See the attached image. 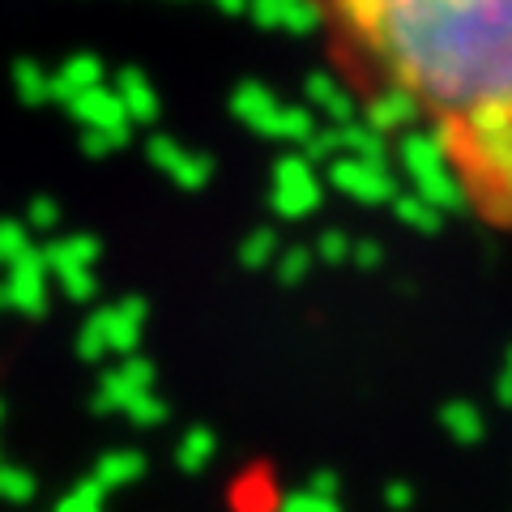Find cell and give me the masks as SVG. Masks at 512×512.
Masks as SVG:
<instances>
[{"instance_id": "cell-1", "label": "cell", "mask_w": 512, "mask_h": 512, "mask_svg": "<svg viewBox=\"0 0 512 512\" xmlns=\"http://www.w3.org/2000/svg\"><path fill=\"white\" fill-rule=\"evenodd\" d=\"M363 47L440 111L512 99V0H389Z\"/></svg>"}, {"instance_id": "cell-2", "label": "cell", "mask_w": 512, "mask_h": 512, "mask_svg": "<svg viewBox=\"0 0 512 512\" xmlns=\"http://www.w3.org/2000/svg\"><path fill=\"white\" fill-rule=\"evenodd\" d=\"M457 116L461 146L453 163L470 205L491 222H512V99H483Z\"/></svg>"}, {"instance_id": "cell-3", "label": "cell", "mask_w": 512, "mask_h": 512, "mask_svg": "<svg viewBox=\"0 0 512 512\" xmlns=\"http://www.w3.org/2000/svg\"><path fill=\"white\" fill-rule=\"evenodd\" d=\"M397 167L406 171L410 192H419L427 205H436L440 214H466L470 210V197H466V184H461V171L448 154L436 150V141L419 128H406L397 137Z\"/></svg>"}, {"instance_id": "cell-4", "label": "cell", "mask_w": 512, "mask_h": 512, "mask_svg": "<svg viewBox=\"0 0 512 512\" xmlns=\"http://www.w3.org/2000/svg\"><path fill=\"white\" fill-rule=\"evenodd\" d=\"M231 116L244 124V128H252L256 137L286 141V146H299V141L316 128V116H312L308 107L282 103L265 82H239L231 90Z\"/></svg>"}, {"instance_id": "cell-5", "label": "cell", "mask_w": 512, "mask_h": 512, "mask_svg": "<svg viewBox=\"0 0 512 512\" xmlns=\"http://www.w3.org/2000/svg\"><path fill=\"white\" fill-rule=\"evenodd\" d=\"M269 205H274V214L286 222H303L325 205V180H320V171L299 150L282 154L274 163V175H269Z\"/></svg>"}, {"instance_id": "cell-6", "label": "cell", "mask_w": 512, "mask_h": 512, "mask_svg": "<svg viewBox=\"0 0 512 512\" xmlns=\"http://www.w3.org/2000/svg\"><path fill=\"white\" fill-rule=\"evenodd\" d=\"M329 188H338L342 197L359 201V205H389L402 184H397V171H389V163H372V158H350L338 154L325 163V175H320Z\"/></svg>"}, {"instance_id": "cell-7", "label": "cell", "mask_w": 512, "mask_h": 512, "mask_svg": "<svg viewBox=\"0 0 512 512\" xmlns=\"http://www.w3.org/2000/svg\"><path fill=\"white\" fill-rule=\"evenodd\" d=\"M73 111V120L86 128V133H103L111 146H124L128 137H133V120L124 116V107L116 99V90H107V86H90V90H77L69 103H64Z\"/></svg>"}, {"instance_id": "cell-8", "label": "cell", "mask_w": 512, "mask_h": 512, "mask_svg": "<svg viewBox=\"0 0 512 512\" xmlns=\"http://www.w3.org/2000/svg\"><path fill=\"white\" fill-rule=\"evenodd\" d=\"M154 389V363L141 355H124L111 372L99 376V393H94V414H120L133 397Z\"/></svg>"}, {"instance_id": "cell-9", "label": "cell", "mask_w": 512, "mask_h": 512, "mask_svg": "<svg viewBox=\"0 0 512 512\" xmlns=\"http://www.w3.org/2000/svg\"><path fill=\"white\" fill-rule=\"evenodd\" d=\"M146 154H150V163H154V171H163L167 180L175 184V188H188V192H197V188H205L210 184V175H214V163L205 154H197V150H188L184 141H175V137H150L146 141Z\"/></svg>"}, {"instance_id": "cell-10", "label": "cell", "mask_w": 512, "mask_h": 512, "mask_svg": "<svg viewBox=\"0 0 512 512\" xmlns=\"http://www.w3.org/2000/svg\"><path fill=\"white\" fill-rule=\"evenodd\" d=\"M47 265H43V252L30 248L22 252L18 261L9 265V282L0 286V303H9V308H18L26 316H43L47 308Z\"/></svg>"}, {"instance_id": "cell-11", "label": "cell", "mask_w": 512, "mask_h": 512, "mask_svg": "<svg viewBox=\"0 0 512 512\" xmlns=\"http://www.w3.org/2000/svg\"><path fill=\"white\" fill-rule=\"evenodd\" d=\"M423 116V99L414 94L410 86L402 82H389L384 90H376L372 99H367V111H363V124L376 128L380 137H397L406 133V128H414V120Z\"/></svg>"}, {"instance_id": "cell-12", "label": "cell", "mask_w": 512, "mask_h": 512, "mask_svg": "<svg viewBox=\"0 0 512 512\" xmlns=\"http://www.w3.org/2000/svg\"><path fill=\"white\" fill-rule=\"evenodd\" d=\"M103 316V338H107V355H137L141 346V329H146V299H120L111 308H99Z\"/></svg>"}, {"instance_id": "cell-13", "label": "cell", "mask_w": 512, "mask_h": 512, "mask_svg": "<svg viewBox=\"0 0 512 512\" xmlns=\"http://www.w3.org/2000/svg\"><path fill=\"white\" fill-rule=\"evenodd\" d=\"M303 99H308L312 116H325L329 124H346L359 120V103L333 73H308L303 77Z\"/></svg>"}, {"instance_id": "cell-14", "label": "cell", "mask_w": 512, "mask_h": 512, "mask_svg": "<svg viewBox=\"0 0 512 512\" xmlns=\"http://www.w3.org/2000/svg\"><path fill=\"white\" fill-rule=\"evenodd\" d=\"M111 90H116V99H120V107H124V116L133 120V128L158 120V90H154L150 77L137 69V64L120 69V73H116V86H111Z\"/></svg>"}, {"instance_id": "cell-15", "label": "cell", "mask_w": 512, "mask_h": 512, "mask_svg": "<svg viewBox=\"0 0 512 512\" xmlns=\"http://www.w3.org/2000/svg\"><path fill=\"white\" fill-rule=\"evenodd\" d=\"M103 73H107V69H103L99 56H90V52L69 56L52 77H47V94H52V103H69L77 90L103 86Z\"/></svg>"}, {"instance_id": "cell-16", "label": "cell", "mask_w": 512, "mask_h": 512, "mask_svg": "<svg viewBox=\"0 0 512 512\" xmlns=\"http://www.w3.org/2000/svg\"><path fill=\"white\" fill-rule=\"evenodd\" d=\"M333 128H338V154L389 163V137H380L376 128H367L363 120H346V124H333Z\"/></svg>"}, {"instance_id": "cell-17", "label": "cell", "mask_w": 512, "mask_h": 512, "mask_svg": "<svg viewBox=\"0 0 512 512\" xmlns=\"http://www.w3.org/2000/svg\"><path fill=\"white\" fill-rule=\"evenodd\" d=\"M389 0H333V18H338L359 43H367L384 22Z\"/></svg>"}, {"instance_id": "cell-18", "label": "cell", "mask_w": 512, "mask_h": 512, "mask_svg": "<svg viewBox=\"0 0 512 512\" xmlns=\"http://www.w3.org/2000/svg\"><path fill=\"white\" fill-rule=\"evenodd\" d=\"M146 474V457L133 453V448H116V453H103L99 466H94V483H99L103 491H116V487H128L137 483V478Z\"/></svg>"}, {"instance_id": "cell-19", "label": "cell", "mask_w": 512, "mask_h": 512, "mask_svg": "<svg viewBox=\"0 0 512 512\" xmlns=\"http://www.w3.org/2000/svg\"><path fill=\"white\" fill-rule=\"evenodd\" d=\"M43 252V265L47 274H56V269H69V265H86L94 269V261H99V239L94 235H69V239H56V244L39 248Z\"/></svg>"}, {"instance_id": "cell-20", "label": "cell", "mask_w": 512, "mask_h": 512, "mask_svg": "<svg viewBox=\"0 0 512 512\" xmlns=\"http://www.w3.org/2000/svg\"><path fill=\"white\" fill-rule=\"evenodd\" d=\"M218 453V436L210 427H188L180 448H175V466H180L184 474H205V466L214 461Z\"/></svg>"}, {"instance_id": "cell-21", "label": "cell", "mask_w": 512, "mask_h": 512, "mask_svg": "<svg viewBox=\"0 0 512 512\" xmlns=\"http://www.w3.org/2000/svg\"><path fill=\"white\" fill-rule=\"evenodd\" d=\"M440 427H444L457 444H478V440L487 436V423H483V414H478L474 402H444Z\"/></svg>"}, {"instance_id": "cell-22", "label": "cell", "mask_w": 512, "mask_h": 512, "mask_svg": "<svg viewBox=\"0 0 512 512\" xmlns=\"http://www.w3.org/2000/svg\"><path fill=\"white\" fill-rule=\"evenodd\" d=\"M389 205H393L397 222H406V227H410V231H419V235H436V231L444 227V214L436 210V205H427L419 192H397Z\"/></svg>"}, {"instance_id": "cell-23", "label": "cell", "mask_w": 512, "mask_h": 512, "mask_svg": "<svg viewBox=\"0 0 512 512\" xmlns=\"http://www.w3.org/2000/svg\"><path fill=\"white\" fill-rule=\"evenodd\" d=\"M278 252H282V235L274 227H256L248 239H239V265H244L248 274H261V269H269Z\"/></svg>"}, {"instance_id": "cell-24", "label": "cell", "mask_w": 512, "mask_h": 512, "mask_svg": "<svg viewBox=\"0 0 512 512\" xmlns=\"http://www.w3.org/2000/svg\"><path fill=\"white\" fill-rule=\"evenodd\" d=\"M320 26H325V5H320V0H286L278 30H286V35H295V39H308Z\"/></svg>"}, {"instance_id": "cell-25", "label": "cell", "mask_w": 512, "mask_h": 512, "mask_svg": "<svg viewBox=\"0 0 512 512\" xmlns=\"http://www.w3.org/2000/svg\"><path fill=\"white\" fill-rule=\"evenodd\" d=\"M312 265H316L312 248H308V244H295V248H282V252L274 256V265H269V269L278 274V282H282V286H299V282H308Z\"/></svg>"}, {"instance_id": "cell-26", "label": "cell", "mask_w": 512, "mask_h": 512, "mask_svg": "<svg viewBox=\"0 0 512 512\" xmlns=\"http://www.w3.org/2000/svg\"><path fill=\"white\" fill-rule=\"evenodd\" d=\"M13 86H18V99L26 107L52 103V94H47V73L39 69V64H30V60H22L18 69H13Z\"/></svg>"}, {"instance_id": "cell-27", "label": "cell", "mask_w": 512, "mask_h": 512, "mask_svg": "<svg viewBox=\"0 0 512 512\" xmlns=\"http://www.w3.org/2000/svg\"><path fill=\"white\" fill-rule=\"evenodd\" d=\"M52 278L60 282V291L69 295L73 303H90V299H94V291H99V278H94V269H86V265H69V269H56Z\"/></svg>"}, {"instance_id": "cell-28", "label": "cell", "mask_w": 512, "mask_h": 512, "mask_svg": "<svg viewBox=\"0 0 512 512\" xmlns=\"http://www.w3.org/2000/svg\"><path fill=\"white\" fill-rule=\"evenodd\" d=\"M120 414H124L128 423H137V427H158V423L167 419V402H163V397H158V393L150 389V393L133 397V402H128Z\"/></svg>"}, {"instance_id": "cell-29", "label": "cell", "mask_w": 512, "mask_h": 512, "mask_svg": "<svg viewBox=\"0 0 512 512\" xmlns=\"http://www.w3.org/2000/svg\"><path fill=\"white\" fill-rule=\"evenodd\" d=\"M103 500H107V491L94 483V478H86V483H77L52 512H103Z\"/></svg>"}, {"instance_id": "cell-30", "label": "cell", "mask_w": 512, "mask_h": 512, "mask_svg": "<svg viewBox=\"0 0 512 512\" xmlns=\"http://www.w3.org/2000/svg\"><path fill=\"white\" fill-rule=\"evenodd\" d=\"M35 244H30V227L26 222H0V265H13L22 252H30Z\"/></svg>"}, {"instance_id": "cell-31", "label": "cell", "mask_w": 512, "mask_h": 512, "mask_svg": "<svg viewBox=\"0 0 512 512\" xmlns=\"http://www.w3.org/2000/svg\"><path fill=\"white\" fill-rule=\"evenodd\" d=\"M427 137L436 141V150H440V154L453 158V154H457V146H461V116H457V111H440L436 124L427 128Z\"/></svg>"}, {"instance_id": "cell-32", "label": "cell", "mask_w": 512, "mask_h": 512, "mask_svg": "<svg viewBox=\"0 0 512 512\" xmlns=\"http://www.w3.org/2000/svg\"><path fill=\"white\" fill-rule=\"evenodd\" d=\"M35 495V478L18 466H5L0 461V500H13V504H26Z\"/></svg>"}, {"instance_id": "cell-33", "label": "cell", "mask_w": 512, "mask_h": 512, "mask_svg": "<svg viewBox=\"0 0 512 512\" xmlns=\"http://www.w3.org/2000/svg\"><path fill=\"white\" fill-rule=\"evenodd\" d=\"M278 512H342L338 500H325V495H316V491H286L282 500H278Z\"/></svg>"}, {"instance_id": "cell-34", "label": "cell", "mask_w": 512, "mask_h": 512, "mask_svg": "<svg viewBox=\"0 0 512 512\" xmlns=\"http://www.w3.org/2000/svg\"><path fill=\"white\" fill-rule=\"evenodd\" d=\"M312 256H316V261H325V265L350 261V235H346V231H320Z\"/></svg>"}, {"instance_id": "cell-35", "label": "cell", "mask_w": 512, "mask_h": 512, "mask_svg": "<svg viewBox=\"0 0 512 512\" xmlns=\"http://www.w3.org/2000/svg\"><path fill=\"white\" fill-rule=\"evenodd\" d=\"M282 9H286V0H248V18L261 26V30H278L282 22Z\"/></svg>"}, {"instance_id": "cell-36", "label": "cell", "mask_w": 512, "mask_h": 512, "mask_svg": "<svg viewBox=\"0 0 512 512\" xmlns=\"http://www.w3.org/2000/svg\"><path fill=\"white\" fill-rule=\"evenodd\" d=\"M350 261L372 274V269H380V261H384V248L376 239H350Z\"/></svg>"}, {"instance_id": "cell-37", "label": "cell", "mask_w": 512, "mask_h": 512, "mask_svg": "<svg viewBox=\"0 0 512 512\" xmlns=\"http://www.w3.org/2000/svg\"><path fill=\"white\" fill-rule=\"evenodd\" d=\"M56 218H60L56 201H47V197L30 201V210H26V222H30V227H35V231H52V227H56Z\"/></svg>"}, {"instance_id": "cell-38", "label": "cell", "mask_w": 512, "mask_h": 512, "mask_svg": "<svg viewBox=\"0 0 512 512\" xmlns=\"http://www.w3.org/2000/svg\"><path fill=\"white\" fill-rule=\"evenodd\" d=\"M384 504H389V512H410V504H414V487L402 483V478H393V483L384 487Z\"/></svg>"}, {"instance_id": "cell-39", "label": "cell", "mask_w": 512, "mask_h": 512, "mask_svg": "<svg viewBox=\"0 0 512 512\" xmlns=\"http://www.w3.org/2000/svg\"><path fill=\"white\" fill-rule=\"evenodd\" d=\"M308 491L325 495V500H338V495H342V478L333 474V470H316V474L308 478Z\"/></svg>"}, {"instance_id": "cell-40", "label": "cell", "mask_w": 512, "mask_h": 512, "mask_svg": "<svg viewBox=\"0 0 512 512\" xmlns=\"http://www.w3.org/2000/svg\"><path fill=\"white\" fill-rule=\"evenodd\" d=\"M495 397H500L504 410H512V376H508V372L500 376V384H495Z\"/></svg>"}, {"instance_id": "cell-41", "label": "cell", "mask_w": 512, "mask_h": 512, "mask_svg": "<svg viewBox=\"0 0 512 512\" xmlns=\"http://www.w3.org/2000/svg\"><path fill=\"white\" fill-rule=\"evenodd\" d=\"M214 5H218L222 13H231V18H235V13H244V9H248V0H214Z\"/></svg>"}, {"instance_id": "cell-42", "label": "cell", "mask_w": 512, "mask_h": 512, "mask_svg": "<svg viewBox=\"0 0 512 512\" xmlns=\"http://www.w3.org/2000/svg\"><path fill=\"white\" fill-rule=\"evenodd\" d=\"M504 372H508V376H512V350H508V367H504Z\"/></svg>"}]
</instances>
